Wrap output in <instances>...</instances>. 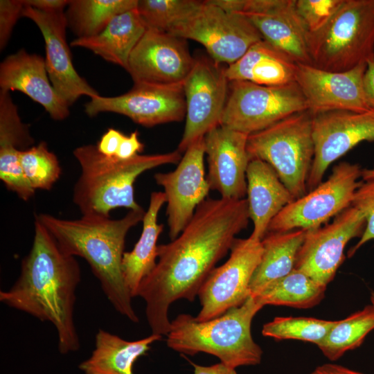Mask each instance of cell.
<instances>
[{"instance_id":"5bb4252c","label":"cell","mask_w":374,"mask_h":374,"mask_svg":"<svg viewBox=\"0 0 374 374\" xmlns=\"http://www.w3.org/2000/svg\"><path fill=\"white\" fill-rule=\"evenodd\" d=\"M366 226L362 213L352 205L330 224L306 231L295 269L327 287L344 260V249L354 238L361 237Z\"/></svg>"},{"instance_id":"7c38bea8","label":"cell","mask_w":374,"mask_h":374,"mask_svg":"<svg viewBox=\"0 0 374 374\" xmlns=\"http://www.w3.org/2000/svg\"><path fill=\"white\" fill-rule=\"evenodd\" d=\"M224 69L212 59L195 58L184 83L186 124L177 148L181 153L220 125L230 83Z\"/></svg>"},{"instance_id":"b9f144b4","label":"cell","mask_w":374,"mask_h":374,"mask_svg":"<svg viewBox=\"0 0 374 374\" xmlns=\"http://www.w3.org/2000/svg\"><path fill=\"white\" fill-rule=\"evenodd\" d=\"M194 367L193 374H238L236 369L222 362L211 366H202L190 362Z\"/></svg>"},{"instance_id":"ac0fdd59","label":"cell","mask_w":374,"mask_h":374,"mask_svg":"<svg viewBox=\"0 0 374 374\" xmlns=\"http://www.w3.org/2000/svg\"><path fill=\"white\" fill-rule=\"evenodd\" d=\"M366 64L334 72L297 64L295 82L305 99L308 110L312 115L332 111H373L364 89Z\"/></svg>"},{"instance_id":"4316f807","label":"cell","mask_w":374,"mask_h":374,"mask_svg":"<svg viewBox=\"0 0 374 374\" xmlns=\"http://www.w3.org/2000/svg\"><path fill=\"white\" fill-rule=\"evenodd\" d=\"M166 203L163 192H152L148 211L143 218V230L132 251L125 252L122 271L125 285L132 298L137 296L141 281L154 268L158 256L157 240L163 225L157 222L159 213Z\"/></svg>"},{"instance_id":"836d02e7","label":"cell","mask_w":374,"mask_h":374,"mask_svg":"<svg viewBox=\"0 0 374 374\" xmlns=\"http://www.w3.org/2000/svg\"><path fill=\"white\" fill-rule=\"evenodd\" d=\"M19 159L26 179L35 190H51L60 177L58 159L44 141L20 150Z\"/></svg>"},{"instance_id":"30bf717a","label":"cell","mask_w":374,"mask_h":374,"mask_svg":"<svg viewBox=\"0 0 374 374\" xmlns=\"http://www.w3.org/2000/svg\"><path fill=\"white\" fill-rule=\"evenodd\" d=\"M359 165L344 161L334 166L328 179L284 207L271 222L268 231H305L321 226L350 206L361 185Z\"/></svg>"},{"instance_id":"603a6c76","label":"cell","mask_w":374,"mask_h":374,"mask_svg":"<svg viewBox=\"0 0 374 374\" xmlns=\"http://www.w3.org/2000/svg\"><path fill=\"white\" fill-rule=\"evenodd\" d=\"M247 195L253 229L250 237L262 240L273 219L295 198L267 162L251 159L247 170Z\"/></svg>"},{"instance_id":"8d00e7d4","label":"cell","mask_w":374,"mask_h":374,"mask_svg":"<svg viewBox=\"0 0 374 374\" xmlns=\"http://www.w3.org/2000/svg\"><path fill=\"white\" fill-rule=\"evenodd\" d=\"M24 8L23 0L0 1L1 51L7 45L17 21L22 16Z\"/></svg>"},{"instance_id":"1f68e13d","label":"cell","mask_w":374,"mask_h":374,"mask_svg":"<svg viewBox=\"0 0 374 374\" xmlns=\"http://www.w3.org/2000/svg\"><path fill=\"white\" fill-rule=\"evenodd\" d=\"M197 0H138L136 9L147 29L170 31L203 5Z\"/></svg>"},{"instance_id":"d590c367","label":"cell","mask_w":374,"mask_h":374,"mask_svg":"<svg viewBox=\"0 0 374 374\" xmlns=\"http://www.w3.org/2000/svg\"><path fill=\"white\" fill-rule=\"evenodd\" d=\"M344 2V0H294V6L310 35L324 28Z\"/></svg>"},{"instance_id":"e0dca14e","label":"cell","mask_w":374,"mask_h":374,"mask_svg":"<svg viewBox=\"0 0 374 374\" xmlns=\"http://www.w3.org/2000/svg\"><path fill=\"white\" fill-rule=\"evenodd\" d=\"M204 155L203 136L186 149L175 170L158 172L154 176L156 183L163 188L166 197L171 240L184 230L211 190L205 176Z\"/></svg>"},{"instance_id":"ba28073f","label":"cell","mask_w":374,"mask_h":374,"mask_svg":"<svg viewBox=\"0 0 374 374\" xmlns=\"http://www.w3.org/2000/svg\"><path fill=\"white\" fill-rule=\"evenodd\" d=\"M307 110L305 99L296 82L263 86L231 81L220 125L249 135Z\"/></svg>"},{"instance_id":"484cf974","label":"cell","mask_w":374,"mask_h":374,"mask_svg":"<svg viewBox=\"0 0 374 374\" xmlns=\"http://www.w3.org/2000/svg\"><path fill=\"white\" fill-rule=\"evenodd\" d=\"M161 337L151 334L139 340L127 341L99 329L95 336L94 349L78 367L84 374H134L136 361L146 355L152 344Z\"/></svg>"},{"instance_id":"f1b7e54d","label":"cell","mask_w":374,"mask_h":374,"mask_svg":"<svg viewBox=\"0 0 374 374\" xmlns=\"http://www.w3.org/2000/svg\"><path fill=\"white\" fill-rule=\"evenodd\" d=\"M326 290V287L294 269L285 276L269 284L253 298L263 307L272 305L305 309L319 303Z\"/></svg>"},{"instance_id":"7a4b0ae2","label":"cell","mask_w":374,"mask_h":374,"mask_svg":"<svg viewBox=\"0 0 374 374\" xmlns=\"http://www.w3.org/2000/svg\"><path fill=\"white\" fill-rule=\"evenodd\" d=\"M80 280L77 260L64 253L35 218L31 249L21 261L14 285L7 291H0V301L53 324L57 334L58 350L66 355L80 347L73 318Z\"/></svg>"},{"instance_id":"7bdbcfd3","label":"cell","mask_w":374,"mask_h":374,"mask_svg":"<svg viewBox=\"0 0 374 374\" xmlns=\"http://www.w3.org/2000/svg\"><path fill=\"white\" fill-rule=\"evenodd\" d=\"M310 374H364L347 367L334 364H325L317 366Z\"/></svg>"},{"instance_id":"7402d4cb","label":"cell","mask_w":374,"mask_h":374,"mask_svg":"<svg viewBox=\"0 0 374 374\" xmlns=\"http://www.w3.org/2000/svg\"><path fill=\"white\" fill-rule=\"evenodd\" d=\"M0 87L25 93L40 104L53 120L62 121L69 115V106L53 88L45 59L39 55L21 49L7 56L0 65Z\"/></svg>"},{"instance_id":"e575fe53","label":"cell","mask_w":374,"mask_h":374,"mask_svg":"<svg viewBox=\"0 0 374 374\" xmlns=\"http://www.w3.org/2000/svg\"><path fill=\"white\" fill-rule=\"evenodd\" d=\"M362 182L355 193L351 205L362 213L366 226L359 240L348 251L349 257L365 243L374 240V168L362 170Z\"/></svg>"},{"instance_id":"9a60e30c","label":"cell","mask_w":374,"mask_h":374,"mask_svg":"<svg viewBox=\"0 0 374 374\" xmlns=\"http://www.w3.org/2000/svg\"><path fill=\"white\" fill-rule=\"evenodd\" d=\"M84 107L85 113L89 116L100 112H114L127 116L145 127L180 121L186 116L184 84L134 83L124 94L93 97Z\"/></svg>"},{"instance_id":"9c48e42d","label":"cell","mask_w":374,"mask_h":374,"mask_svg":"<svg viewBox=\"0 0 374 374\" xmlns=\"http://www.w3.org/2000/svg\"><path fill=\"white\" fill-rule=\"evenodd\" d=\"M169 33L200 43L215 63L227 66L263 39L246 15L226 12L211 0L204 1L198 10Z\"/></svg>"},{"instance_id":"ab89813d","label":"cell","mask_w":374,"mask_h":374,"mask_svg":"<svg viewBox=\"0 0 374 374\" xmlns=\"http://www.w3.org/2000/svg\"><path fill=\"white\" fill-rule=\"evenodd\" d=\"M69 1V0H23L24 6L46 12L64 11Z\"/></svg>"},{"instance_id":"5b68a950","label":"cell","mask_w":374,"mask_h":374,"mask_svg":"<svg viewBox=\"0 0 374 374\" xmlns=\"http://www.w3.org/2000/svg\"><path fill=\"white\" fill-rule=\"evenodd\" d=\"M262 308L249 296L242 305L208 321H197L189 314H179L170 321L167 346L185 355H212L235 369L258 365L261 362L262 350L253 339L251 326L253 317Z\"/></svg>"},{"instance_id":"6da1fadb","label":"cell","mask_w":374,"mask_h":374,"mask_svg":"<svg viewBox=\"0 0 374 374\" xmlns=\"http://www.w3.org/2000/svg\"><path fill=\"white\" fill-rule=\"evenodd\" d=\"M249 220L246 198H206L178 237L158 245V261L141 281L137 293L145 303L152 334L168 335L172 303L179 299L195 300Z\"/></svg>"},{"instance_id":"2e32d148","label":"cell","mask_w":374,"mask_h":374,"mask_svg":"<svg viewBox=\"0 0 374 374\" xmlns=\"http://www.w3.org/2000/svg\"><path fill=\"white\" fill-rule=\"evenodd\" d=\"M195 62L186 39L147 29L129 57L127 71L134 83L184 84Z\"/></svg>"},{"instance_id":"60d3db41","label":"cell","mask_w":374,"mask_h":374,"mask_svg":"<svg viewBox=\"0 0 374 374\" xmlns=\"http://www.w3.org/2000/svg\"><path fill=\"white\" fill-rule=\"evenodd\" d=\"M364 89L367 103L374 111V57L368 61L364 76Z\"/></svg>"},{"instance_id":"d6a6232c","label":"cell","mask_w":374,"mask_h":374,"mask_svg":"<svg viewBox=\"0 0 374 374\" xmlns=\"http://www.w3.org/2000/svg\"><path fill=\"white\" fill-rule=\"evenodd\" d=\"M336 323L312 317H278L263 326L262 334L277 340L296 339L318 346Z\"/></svg>"},{"instance_id":"f35d334b","label":"cell","mask_w":374,"mask_h":374,"mask_svg":"<svg viewBox=\"0 0 374 374\" xmlns=\"http://www.w3.org/2000/svg\"><path fill=\"white\" fill-rule=\"evenodd\" d=\"M144 145L139 139L137 130L130 135H124L121 142L116 157L119 159H129L141 152Z\"/></svg>"},{"instance_id":"8fae6325","label":"cell","mask_w":374,"mask_h":374,"mask_svg":"<svg viewBox=\"0 0 374 374\" xmlns=\"http://www.w3.org/2000/svg\"><path fill=\"white\" fill-rule=\"evenodd\" d=\"M230 251L228 260L211 272L199 292L197 321L221 316L250 296V281L262 254L261 240L235 238Z\"/></svg>"},{"instance_id":"3957f363","label":"cell","mask_w":374,"mask_h":374,"mask_svg":"<svg viewBox=\"0 0 374 374\" xmlns=\"http://www.w3.org/2000/svg\"><path fill=\"white\" fill-rule=\"evenodd\" d=\"M145 211L130 210L122 218L82 215L63 220L49 214L35 215L66 254L84 258L103 293L121 315L133 323L139 319L123 275L122 260L129 231L143 220Z\"/></svg>"},{"instance_id":"f546056e","label":"cell","mask_w":374,"mask_h":374,"mask_svg":"<svg viewBox=\"0 0 374 374\" xmlns=\"http://www.w3.org/2000/svg\"><path fill=\"white\" fill-rule=\"evenodd\" d=\"M138 0H70L65 12L67 26L77 38L100 33L116 15L134 9Z\"/></svg>"},{"instance_id":"d6986e66","label":"cell","mask_w":374,"mask_h":374,"mask_svg":"<svg viewBox=\"0 0 374 374\" xmlns=\"http://www.w3.org/2000/svg\"><path fill=\"white\" fill-rule=\"evenodd\" d=\"M22 17L34 21L39 28L45 42L48 75L55 91L67 105H71L82 96L91 98L99 96L73 65L66 39L65 12H46L24 6Z\"/></svg>"},{"instance_id":"52a82bcc","label":"cell","mask_w":374,"mask_h":374,"mask_svg":"<svg viewBox=\"0 0 374 374\" xmlns=\"http://www.w3.org/2000/svg\"><path fill=\"white\" fill-rule=\"evenodd\" d=\"M247 152L251 159L269 163L293 197L307 193L314 145L312 114L304 111L249 134Z\"/></svg>"},{"instance_id":"83f0119b","label":"cell","mask_w":374,"mask_h":374,"mask_svg":"<svg viewBox=\"0 0 374 374\" xmlns=\"http://www.w3.org/2000/svg\"><path fill=\"white\" fill-rule=\"evenodd\" d=\"M306 231H268L262 239V254L249 284L250 296L258 294L266 286L289 274L295 269Z\"/></svg>"},{"instance_id":"4fadbf2b","label":"cell","mask_w":374,"mask_h":374,"mask_svg":"<svg viewBox=\"0 0 374 374\" xmlns=\"http://www.w3.org/2000/svg\"><path fill=\"white\" fill-rule=\"evenodd\" d=\"M314 158L307 189L322 182L330 165L363 141H374V111H332L312 115Z\"/></svg>"},{"instance_id":"cb8c5ba5","label":"cell","mask_w":374,"mask_h":374,"mask_svg":"<svg viewBox=\"0 0 374 374\" xmlns=\"http://www.w3.org/2000/svg\"><path fill=\"white\" fill-rule=\"evenodd\" d=\"M296 68L297 63L262 39L224 71L229 82L279 86L295 82Z\"/></svg>"},{"instance_id":"44dd1931","label":"cell","mask_w":374,"mask_h":374,"mask_svg":"<svg viewBox=\"0 0 374 374\" xmlns=\"http://www.w3.org/2000/svg\"><path fill=\"white\" fill-rule=\"evenodd\" d=\"M242 14L262 39L297 64L312 65L308 33L294 6V0H244Z\"/></svg>"},{"instance_id":"ffe728a7","label":"cell","mask_w":374,"mask_h":374,"mask_svg":"<svg viewBox=\"0 0 374 374\" xmlns=\"http://www.w3.org/2000/svg\"><path fill=\"white\" fill-rule=\"evenodd\" d=\"M248 134L219 125L204 136L205 154L208 166L206 180L210 189L221 198L244 199L247 170L250 161Z\"/></svg>"},{"instance_id":"74e56055","label":"cell","mask_w":374,"mask_h":374,"mask_svg":"<svg viewBox=\"0 0 374 374\" xmlns=\"http://www.w3.org/2000/svg\"><path fill=\"white\" fill-rule=\"evenodd\" d=\"M123 134L114 128H109L96 144L99 152L108 157H116Z\"/></svg>"},{"instance_id":"4dcf8cb0","label":"cell","mask_w":374,"mask_h":374,"mask_svg":"<svg viewBox=\"0 0 374 374\" xmlns=\"http://www.w3.org/2000/svg\"><path fill=\"white\" fill-rule=\"evenodd\" d=\"M373 330L374 306L371 304L344 319L337 321L317 346L327 358L335 361L347 351L360 346Z\"/></svg>"},{"instance_id":"ee69618b","label":"cell","mask_w":374,"mask_h":374,"mask_svg":"<svg viewBox=\"0 0 374 374\" xmlns=\"http://www.w3.org/2000/svg\"><path fill=\"white\" fill-rule=\"evenodd\" d=\"M371 304L374 306V292L371 294Z\"/></svg>"},{"instance_id":"d4e9b609","label":"cell","mask_w":374,"mask_h":374,"mask_svg":"<svg viewBox=\"0 0 374 374\" xmlns=\"http://www.w3.org/2000/svg\"><path fill=\"white\" fill-rule=\"evenodd\" d=\"M146 30L135 8L114 17L96 35L76 38L71 42V46L89 49L126 70L130 54Z\"/></svg>"},{"instance_id":"8992f818","label":"cell","mask_w":374,"mask_h":374,"mask_svg":"<svg viewBox=\"0 0 374 374\" xmlns=\"http://www.w3.org/2000/svg\"><path fill=\"white\" fill-rule=\"evenodd\" d=\"M313 66L341 72L374 57V0H344L328 24L308 35Z\"/></svg>"},{"instance_id":"277c9868","label":"cell","mask_w":374,"mask_h":374,"mask_svg":"<svg viewBox=\"0 0 374 374\" xmlns=\"http://www.w3.org/2000/svg\"><path fill=\"white\" fill-rule=\"evenodd\" d=\"M73 155L81 172L73 187V200L82 215L109 217L117 208L139 210L134 184L143 172L166 164L178 163L181 153L138 154L119 159L102 154L94 145L76 148Z\"/></svg>"}]
</instances>
